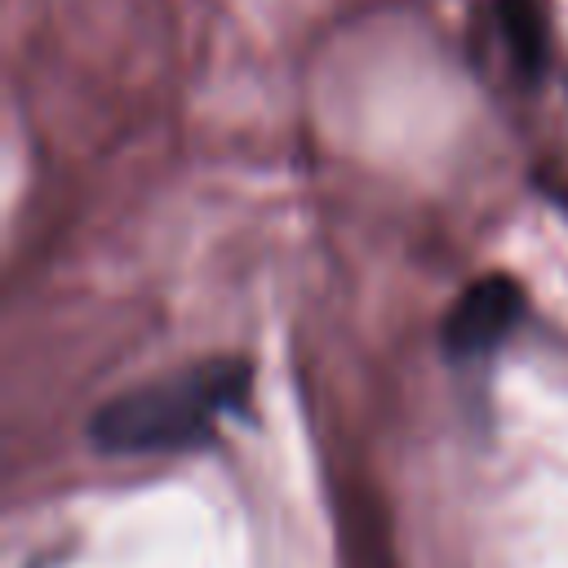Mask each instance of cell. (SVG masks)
<instances>
[{
    "label": "cell",
    "instance_id": "2",
    "mask_svg": "<svg viewBox=\"0 0 568 568\" xmlns=\"http://www.w3.org/2000/svg\"><path fill=\"white\" fill-rule=\"evenodd\" d=\"M524 315V293L510 275H484L475 280L444 320V346L448 355H479L493 351Z\"/></svg>",
    "mask_w": 568,
    "mask_h": 568
},
{
    "label": "cell",
    "instance_id": "1",
    "mask_svg": "<svg viewBox=\"0 0 568 568\" xmlns=\"http://www.w3.org/2000/svg\"><path fill=\"white\" fill-rule=\"evenodd\" d=\"M248 390V364L204 359L173 377L146 382L106 408L93 413V444L106 453H173L195 448L217 430V417L231 413Z\"/></svg>",
    "mask_w": 568,
    "mask_h": 568
},
{
    "label": "cell",
    "instance_id": "3",
    "mask_svg": "<svg viewBox=\"0 0 568 568\" xmlns=\"http://www.w3.org/2000/svg\"><path fill=\"white\" fill-rule=\"evenodd\" d=\"M506 31H510V44L519 49V58L528 67L541 62V36H537V13L519 0H506Z\"/></svg>",
    "mask_w": 568,
    "mask_h": 568
}]
</instances>
